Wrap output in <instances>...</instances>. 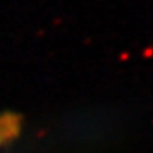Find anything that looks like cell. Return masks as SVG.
<instances>
[{
  "mask_svg": "<svg viewBox=\"0 0 153 153\" xmlns=\"http://www.w3.org/2000/svg\"><path fill=\"white\" fill-rule=\"evenodd\" d=\"M21 129V117L12 112L0 114V150L18 137Z\"/></svg>",
  "mask_w": 153,
  "mask_h": 153,
  "instance_id": "obj_1",
  "label": "cell"
}]
</instances>
